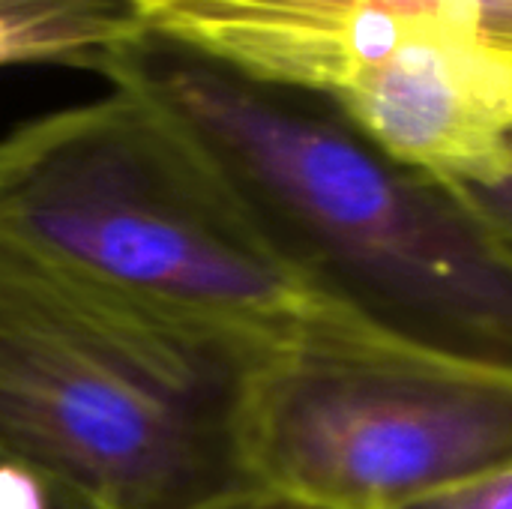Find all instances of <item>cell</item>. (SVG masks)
Masks as SVG:
<instances>
[{
  "instance_id": "6da1fadb",
  "label": "cell",
  "mask_w": 512,
  "mask_h": 509,
  "mask_svg": "<svg viewBox=\"0 0 512 509\" xmlns=\"http://www.w3.org/2000/svg\"><path fill=\"white\" fill-rule=\"evenodd\" d=\"M96 72L177 117L321 300L393 345L512 372V252L456 186L393 162L327 105L150 33Z\"/></svg>"
},
{
  "instance_id": "7a4b0ae2",
  "label": "cell",
  "mask_w": 512,
  "mask_h": 509,
  "mask_svg": "<svg viewBox=\"0 0 512 509\" xmlns=\"http://www.w3.org/2000/svg\"><path fill=\"white\" fill-rule=\"evenodd\" d=\"M285 345L174 318L0 237V450L105 509H210L261 486L246 408Z\"/></svg>"
},
{
  "instance_id": "3957f363",
  "label": "cell",
  "mask_w": 512,
  "mask_h": 509,
  "mask_svg": "<svg viewBox=\"0 0 512 509\" xmlns=\"http://www.w3.org/2000/svg\"><path fill=\"white\" fill-rule=\"evenodd\" d=\"M0 237L129 303L273 345L372 333L270 255L198 141L129 84L0 138Z\"/></svg>"
},
{
  "instance_id": "277c9868",
  "label": "cell",
  "mask_w": 512,
  "mask_h": 509,
  "mask_svg": "<svg viewBox=\"0 0 512 509\" xmlns=\"http://www.w3.org/2000/svg\"><path fill=\"white\" fill-rule=\"evenodd\" d=\"M261 486L336 509H405L512 468V372L372 333L279 348L246 408Z\"/></svg>"
},
{
  "instance_id": "5b68a950",
  "label": "cell",
  "mask_w": 512,
  "mask_h": 509,
  "mask_svg": "<svg viewBox=\"0 0 512 509\" xmlns=\"http://www.w3.org/2000/svg\"><path fill=\"white\" fill-rule=\"evenodd\" d=\"M399 12L393 45L327 108L411 171L456 189L492 183L512 150V54L465 24Z\"/></svg>"
},
{
  "instance_id": "8992f818",
  "label": "cell",
  "mask_w": 512,
  "mask_h": 509,
  "mask_svg": "<svg viewBox=\"0 0 512 509\" xmlns=\"http://www.w3.org/2000/svg\"><path fill=\"white\" fill-rule=\"evenodd\" d=\"M144 27L177 48L255 78L300 30L327 15L375 3L465 24L512 54V0H126Z\"/></svg>"
},
{
  "instance_id": "52a82bcc",
  "label": "cell",
  "mask_w": 512,
  "mask_h": 509,
  "mask_svg": "<svg viewBox=\"0 0 512 509\" xmlns=\"http://www.w3.org/2000/svg\"><path fill=\"white\" fill-rule=\"evenodd\" d=\"M144 33L126 0H0V66L99 69Z\"/></svg>"
},
{
  "instance_id": "ba28073f",
  "label": "cell",
  "mask_w": 512,
  "mask_h": 509,
  "mask_svg": "<svg viewBox=\"0 0 512 509\" xmlns=\"http://www.w3.org/2000/svg\"><path fill=\"white\" fill-rule=\"evenodd\" d=\"M0 509H105L72 486L0 450Z\"/></svg>"
},
{
  "instance_id": "9c48e42d",
  "label": "cell",
  "mask_w": 512,
  "mask_h": 509,
  "mask_svg": "<svg viewBox=\"0 0 512 509\" xmlns=\"http://www.w3.org/2000/svg\"><path fill=\"white\" fill-rule=\"evenodd\" d=\"M405 509H512V468L486 474Z\"/></svg>"
},
{
  "instance_id": "30bf717a",
  "label": "cell",
  "mask_w": 512,
  "mask_h": 509,
  "mask_svg": "<svg viewBox=\"0 0 512 509\" xmlns=\"http://www.w3.org/2000/svg\"><path fill=\"white\" fill-rule=\"evenodd\" d=\"M459 192L477 210V216L492 228V234L512 252V150L504 171L492 183L459 189Z\"/></svg>"
},
{
  "instance_id": "8fae6325",
  "label": "cell",
  "mask_w": 512,
  "mask_h": 509,
  "mask_svg": "<svg viewBox=\"0 0 512 509\" xmlns=\"http://www.w3.org/2000/svg\"><path fill=\"white\" fill-rule=\"evenodd\" d=\"M210 509H336L324 501L297 495V492H285L276 486H252L240 495H231Z\"/></svg>"
}]
</instances>
